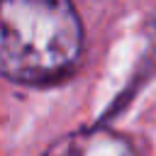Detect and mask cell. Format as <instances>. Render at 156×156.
Returning <instances> with one entry per match:
<instances>
[{
  "label": "cell",
  "mask_w": 156,
  "mask_h": 156,
  "mask_svg": "<svg viewBox=\"0 0 156 156\" xmlns=\"http://www.w3.org/2000/svg\"><path fill=\"white\" fill-rule=\"evenodd\" d=\"M83 49V24L61 0L0 2V73L20 83H46L68 73Z\"/></svg>",
  "instance_id": "cell-1"
},
{
  "label": "cell",
  "mask_w": 156,
  "mask_h": 156,
  "mask_svg": "<svg viewBox=\"0 0 156 156\" xmlns=\"http://www.w3.org/2000/svg\"><path fill=\"white\" fill-rule=\"evenodd\" d=\"M44 156H136V151L124 136L105 127H90L61 136Z\"/></svg>",
  "instance_id": "cell-2"
}]
</instances>
